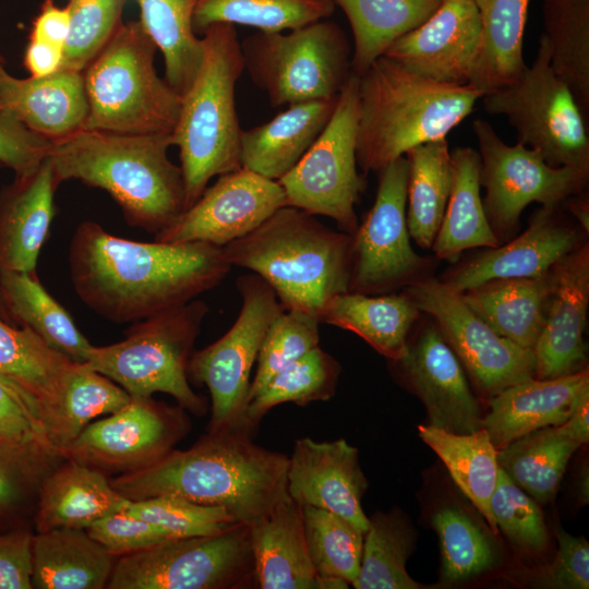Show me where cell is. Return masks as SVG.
<instances>
[{"mask_svg": "<svg viewBox=\"0 0 589 589\" xmlns=\"http://www.w3.org/2000/svg\"><path fill=\"white\" fill-rule=\"evenodd\" d=\"M390 362L423 402L428 424L457 434L482 428L481 408L461 362L432 318L408 340L405 354Z\"/></svg>", "mask_w": 589, "mask_h": 589, "instance_id": "d6986e66", "label": "cell"}, {"mask_svg": "<svg viewBox=\"0 0 589 589\" xmlns=\"http://www.w3.org/2000/svg\"><path fill=\"white\" fill-rule=\"evenodd\" d=\"M131 400L130 394L104 374L75 363L64 390L57 446L67 447L93 419L110 414Z\"/></svg>", "mask_w": 589, "mask_h": 589, "instance_id": "c3c4849f", "label": "cell"}, {"mask_svg": "<svg viewBox=\"0 0 589 589\" xmlns=\"http://www.w3.org/2000/svg\"><path fill=\"white\" fill-rule=\"evenodd\" d=\"M588 304L589 245L584 242L551 271L544 324L533 348L536 378L563 377L587 369Z\"/></svg>", "mask_w": 589, "mask_h": 589, "instance_id": "603a6c76", "label": "cell"}, {"mask_svg": "<svg viewBox=\"0 0 589 589\" xmlns=\"http://www.w3.org/2000/svg\"><path fill=\"white\" fill-rule=\"evenodd\" d=\"M418 433L446 466L452 479L485 518L493 533L498 529L490 508V500L498 480L497 449L481 428L457 434L430 424H420Z\"/></svg>", "mask_w": 589, "mask_h": 589, "instance_id": "8d00e7d4", "label": "cell"}, {"mask_svg": "<svg viewBox=\"0 0 589 589\" xmlns=\"http://www.w3.org/2000/svg\"><path fill=\"white\" fill-rule=\"evenodd\" d=\"M208 310L203 300L194 299L134 322L122 340L92 346L85 364L116 382L131 397L165 393L181 408L203 416L207 404L191 388L188 364Z\"/></svg>", "mask_w": 589, "mask_h": 589, "instance_id": "ba28073f", "label": "cell"}, {"mask_svg": "<svg viewBox=\"0 0 589 589\" xmlns=\"http://www.w3.org/2000/svg\"><path fill=\"white\" fill-rule=\"evenodd\" d=\"M490 508L497 529L517 548L541 553L548 545V531L538 503L516 485L500 467Z\"/></svg>", "mask_w": 589, "mask_h": 589, "instance_id": "f5cc1de1", "label": "cell"}, {"mask_svg": "<svg viewBox=\"0 0 589 589\" xmlns=\"http://www.w3.org/2000/svg\"><path fill=\"white\" fill-rule=\"evenodd\" d=\"M0 167H2V165L0 164ZM0 318L3 320L4 322L13 325V326H16L8 311V308L2 299V296H1V292H0Z\"/></svg>", "mask_w": 589, "mask_h": 589, "instance_id": "03108f58", "label": "cell"}, {"mask_svg": "<svg viewBox=\"0 0 589 589\" xmlns=\"http://www.w3.org/2000/svg\"><path fill=\"white\" fill-rule=\"evenodd\" d=\"M3 62H4V59H3V57L0 55V64H3Z\"/></svg>", "mask_w": 589, "mask_h": 589, "instance_id": "003e7915", "label": "cell"}, {"mask_svg": "<svg viewBox=\"0 0 589 589\" xmlns=\"http://www.w3.org/2000/svg\"><path fill=\"white\" fill-rule=\"evenodd\" d=\"M286 205L278 181L241 167L218 176L176 221L155 235V240L200 241L223 248L256 229Z\"/></svg>", "mask_w": 589, "mask_h": 589, "instance_id": "ac0fdd59", "label": "cell"}, {"mask_svg": "<svg viewBox=\"0 0 589 589\" xmlns=\"http://www.w3.org/2000/svg\"><path fill=\"white\" fill-rule=\"evenodd\" d=\"M483 95L470 84L417 75L383 55L359 76L358 167L377 173L411 148L446 137Z\"/></svg>", "mask_w": 589, "mask_h": 589, "instance_id": "277c9868", "label": "cell"}, {"mask_svg": "<svg viewBox=\"0 0 589 589\" xmlns=\"http://www.w3.org/2000/svg\"><path fill=\"white\" fill-rule=\"evenodd\" d=\"M480 40L473 0H443L421 25L397 38L384 56L425 79L469 84Z\"/></svg>", "mask_w": 589, "mask_h": 589, "instance_id": "44dd1931", "label": "cell"}, {"mask_svg": "<svg viewBox=\"0 0 589 589\" xmlns=\"http://www.w3.org/2000/svg\"><path fill=\"white\" fill-rule=\"evenodd\" d=\"M146 33L160 50L165 80L182 96L203 58L202 38L193 28L199 0H137Z\"/></svg>", "mask_w": 589, "mask_h": 589, "instance_id": "60d3db41", "label": "cell"}, {"mask_svg": "<svg viewBox=\"0 0 589 589\" xmlns=\"http://www.w3.org/2000/svg\"><path fill=\"white\" fill-rule=\"evenodd\" d=\"M62 57V47L28 38L23 63L31 76L43 77L60 69Z\"/></svg>", "mask_w": 589, "mask_h": 589, "instance_id": "6125c7cd", "label": "cell"}, {"mask_svg": "<svg viewBox=\"0 0 589 589\" xmlns=\"http://www.w3.org/2000/svg\"><path fill=\"white\" fill-rule=\"evenodd\" d=\"M480 40L469 84L490 93L517 80L526 69L524 34L530 0H473Z\"/></svg>", "mask_w": 589, "mask_h": 589, "instance_id": "836d02e7", "label": "cell"}, {"mask_svg": "<svg viewBox=\"0 0 589 589\" xmlns=\"http://www.w3.org/2000/svg\"><path fill=\"white\" fill-rule=\"evenodd\" d=\"M51 141L43 137L0 111V164L11 168L15 176L35 171L48 157Z\"/></svg>", "mask_w": 589, "mask_h": 589, "instance_id": "6f0895ef", "label": "cell"}, {"mask_svg": "<svg viewBox=\"0 0 589 589\" xmlns=\"http://www.w3.org/2000/svg\"><path fill=\"white\" fill-rule=\"evenodd\" d=\"M75 363L28 326H13L0 318V377L36 401L57 449L63 395Z\"/></svg>", "mask_w": 589, "mask_h": 589, "instance_id": "f1b7e54d", "label": "cell"}, {"mask_svg": "<svg viewBox=\"0 0 589 589\" xmlns=\"http://www.w3.org/2000/svg\"><path fill=\"white\" fill-rule=\"evenodd\" d=\"M309 555L322 578H339L352 585L360 570L364 533L344 517L302 506Z\"/></svg>", "mask_w": 589, "mask_h": 589, "instance_id": "7dc6e473", "label": "cell"}, {"mask_svg": "<svg viewBox=\"0 0 589 589\" xmlns=\"http://www.w3.org/2000/svg\"><path fill=\"white\" fill-rule=\"evenodd\" d=\"M58 185L47 157L29 175L15 176L0 191V274L36 273L55 215Z\"/></svg>", "mask_w": 589, "mask_h": 589, "instance_id": "484cf974", "label": "cell"}, {"mask_svg": "<svg viewBox=\"0 0 589 589\" xmlns=\"http://www.w3.org/2000/svg\"><path fill=\"white\" fill-rule=\"evenodd\" d=\"M0 292L16 326H28L73 362H86L93 345L69 312L45 289L36 273H1Z\"/></svg>", "mask_w": 589, "mask_h": 589, "instance_id": "d590c367", "label": "cell"}, {"mask_svg": "<svg viewBox=\"0 0 589 589\" xmlns=\"http://www.w3.org/2000/svg\"><path fill=\"white\" fill-rule=\"evenodd\" d=\"M581 446L563 424L532 431L497 450L508 478L538 504L551 502L572 455Z\"/></svg>", "mask_w": 589, "mask_h": 589, "instance_id": "f35d334b", "label": "cell"}, {"mask_svg": "<svg viewBox=\"0 0 589 589\" xmlns=\"http://www.w3.org/2000/svg\"><path fill=\"white\" fill-rule=\"evenodd\" d=\"M420 313L405 290L383 294L345 292L326 303L320 322L354 333L394 361L405 354L410 330Z\"/></svg>", "mask_w": 589, "mask_h": 589, "instance_id": "4dcf8cb0", "label": "cell"}, {"mask_svg": "<svg viewBox=\"0 0 589 589\" xmlns=\"http://www.w3.org/2000/svg\"><path fill=\"white\" fill-rule=\"evenodd\" d=\"M183 408L151 397L131 400L109 417L89 423L67 447L71 459L106 472L128 473L145 468L166 454L189 431Z\"/></svg>", "mask_w": 589, "mask_h": 589, "instance_id": "e0dca14e", "label": "cell"}, {"mask_svg": "<svg viewBox=\"0 0 589 589\" xmlns=\"http://www.w3.org/2000/svg\"><path fill=\"white\" fill-rule=\"evenodd\" d=\"M70 32V13L53 0H45L33 22L28 38L38 39L59 47L64 46Z\"/></svg>", "mask_w": 589, "mask_h": 589, "instance_id": "94428289", "label": "cell"}, {"mask_svg": "<svg viewBox=\"0 0 589 589\" xmlns=\"http://www.w3.org/2000/svg\"><path fill=\"white\" fill-rule=\"evenodd\" d=\"M128 501L104 472L63 459L43 479L38 489L36 532L56 528L86 529L105 516L124 509Z\"/></svg>", "mask_w": 589, "mask_h": 589, "instance_id": "f546056e", "label": "cell"}, {"mask_svg": "<svg viewBox=\"0 0 589 589\" xmlns=\"http://www.w3.org/2000/svg\"><path fill=\"white\" fill-rule=\"evenodd\" d=\"M481 99L488 113L505 116L518 143L538 152L550 166L589 171L588 118L551 67L542 36L533 63L517 80Z\"/></svg>", "mask_w": 589, "mask_h": 589, "instance_id": "30bf717a", "label": "cell"}, {"mask_svg": "<svg viewBox=\"0 0 589 589\" xmlns=\"http://www.w3.org/2000/svg\"><path fill=\"white\" fill-rule=\"evenodd\" d=\"M0 111L50 141L75 133L88 113L82 72L59 69L43 77L17 79L0 64Z\"/></svg>", "mask_w": 589, "mask_h": 589, "instance_id": "4316f807", "label": "cell"}, {"mask_svg": "<svg viewBox=\"0 0 589 589\" xmlns=\"http://www.w3.org/2000/svg\"><path fill=\"white\" fill-rule=\"evenodd\" d=\"M408 161L406 221L409 236L432 248L447 206L452 158L446 137L420 144L406 153Z\"/></svg>", "mask_w": 589, "mask_h": 589, "instance_id": "ab89813d", "label": "cell"}, {"mask_svg": "<svg viewBox=\"0 0 589 589\" xmlns=\"http://www.w3.org/2000/svg\"><path fill=\"white\" fill-rule=\"evenodd\" d=\"M542 17L551 67L589 118V0H542Z\"/></svg>", "mask_w": 589, "mask_h": 589, "instance_id": "b9f144b4", "label": "cell"}, {"mask_svg": "<svg viewBox=\"0 0 589 589\" xmlns=\"http://www.w3.org/2000/svg\"><path fill=\"white\" fill-rule=\"evenodd\" d=\"M69 264L79 298L118 324L188 303L218 286L231 268L221 247L133 241L109 233L95 221L76 227Z\"/></svg>", "mask_w": 589, "mask_h": 589, "instance_id": "6da1fadb", "label": "cell"}, {"mask_svg": "<svg viewBox=\"0 0 589 589\" xmlns=\"http://www.w3.org/2000/svg\"><path fill=\"white\" fill-rule=\"evenodd\" d=\"M550 287L551 272L539 278L490 280L461 296L496 333L533 351L544 324Z\"/></svg>", "mask_w": 589, "mask_h": 589, "instance_id": "d6a6232c", "label": "cell"}, {"mask_svg": "<svg viewBox=\"0 0 589 589\" xmlns=\"http://www.w3.org/2000/svg\"><path fill=\"white\" fill-rule=\"evenodd\" d=\"M109 589L256 588L250 527L177 538L117 557Z\"/></svg>", "mask_w": 589, "mask_h": 589, "instance_id": "8fae6325", "label": "cell"}, {"mask_svg": "<svg viewBox=\"0 0 589 589\" xmlns=\"http://www.w3.org/2000/svg\"><path fill=\"white\" fill-rule=\"evenodd\" d=\"M86 531L117 557L177 539L165 529L124 509L105 516L87 527Z\"/></svg>", "mask_w": 589, "mask_h": 589, "instance_id": "9f6ffc18", "label": "cell"}, {"mask_svg": "<svg viewBox=\"0 0 589 589\" xmlns=\"http://www.w3.org/2000/svg\"><path fill=\"white\" fill-rule=\"evenodd\" d=\"M337 98L290 104L269 121L242 130L241 167L274 181L281 179L322 133Z\"/></svg>", "mask_w": 589, "mask_h": 589, "instance_id": "83f0119b", "label": "cell"}, {"mask_svg": "<svg viewBox=\"0 0 589 589\" xmlns=\"http://www.w3.org/2000/svg\"><path fill=\"white\" fill-rule=\"evenodd\" d=\"M472 130L481 161L480 183L485 189L482 203L500 242L518 230L521 212L530 203L562 207L568 197L585 192L589 171L553 167L531 148L507 145L485 120H474Z\"/></svg>", "mask_w": 589, "mask_h": 589, "instance_id": "5bb4252c", "label": "cell"}, {"mask_svg": "<svg viewBox=\"0 0 589 589\" xmlns=\"http://www.w3.org/2000/svg\"><path fill=\"white\" fill-rule=\"evenodd\" d=\"M0 442L36 455L62 458L36 401L1 377Z\"/></svg>", "mask_w": 589, "mask_h": 589, "instance_id": "db71d44e", "label": "cell"}, {"mask_svg": "<svg viewBox=\"0 0 589 589\" xmlns=\"http://www.w3.org/2000/svg\"><path fill=\"white\" fill-rule=\"evenodd\" d=\"M334 0H199L193 14L194 32L212 24L245 25L260 32H286L329 19Z\"/></svg>", "mask_w": 589, "mask_h": 589, "instance_id": "f6af8a7d", "label": "cell"}, {"mask_svg": "<svg viewBox=\"0 0 589 589\" xmlns=\"http://www.w3.org/2000/svg\"><path fill=\"white\" fill-rule=\"evenodd\" d=\"M341 366L320 346L276 373L245 408L247 425L253 431L275 406L292 402L306 406L329 400L336 392Z\"/></svg>", "mask_w": 589, "mask_h": 589, "instance_id": "7bdbcfd3", "label": "cell"}, {"mask_svg": "<svg viewBox=\"0 0 589 589\" xmlns=\"http://www.w3.org/2000/svg\"><path fill=\"white\" fill-rule=\"evenodd\" d=\"M413 544V530L399 510L376 513L369 517L360 570L352 584L353 588H421V584L412 579L406 570Z\"/></svg>", "mask_w": 589, "mask_h": 589, "instance_id": "ee69618b", "label": "cell"}, {"mask_svg": "<svg viewBox=\"0 0 589 589\" xmlns=\"http://www.w3.org/2000/svg\"><path fill=\"white\" fill-rule=\"evenodd\" d=\"M70 32L60 69L82 72L122 24L127 0H67Z\"/></svg>", "mask_w": 589, "mask_h": 589, "instance_id": "f907efd6", "label": "cell"}, {"mask_svg": "<svg viewBox=\"0 0 589 589\" xmlns=\"http://www.w3.org/2000/svg\"><path fill=\"white\" fill-rule=\"evenodd\" d=\"M453 180L445 214L432 244L436 257L455 260L472 248L501 245L490 226L480 195L478 151L457 147L450 153Z\"/></svg>", "mask_w": 589, "mask_h": 589, "instance_id": "e575fe53", "label": "cell"}, {"mask_svg": "<svg viewBox=\"0 0 589 589\" xmlns=\"http://www.w3.org/2000/svg\"><path fill=\"white\" fill-rule=\"evenodd\" d=\"M441 548L442 580L458 582L493 569L497 548L490 534L465 509L447 505L432 516Z\"/></svg>", "mask_w": 589, "mask_h": 589, "instance_id": "bcb514c9", "label": "cell"}, {"mask_svg": "<svg viewBox=\"0 0 589 589\" xmlns=\"http://www.w3.org/2000/svg\"><path fill=\"white\" fill-rule=\"evenodd\" d=\"M417 308L430 315L476 386L491 398L534 377L532 350L496 333L441 279L424 277L405 287Z\"/></svg>", "mask_w": 589, "mask_h": 589, "instance_id": "2e32d148", "label": "cell"}, {"mask_svg": "<svg viewBox=\"0 0 589 589\" xmlns=\"http://www.w3.org/2000/svg\"><path fill=\"white\" fill-rule=\"evenodd\" d=\"M586 397L587 369L556 378L531 377L489 398L482 428L498 450L532 431L563 424Z\"/></svg>", "mask_w": 589, "mask_h": 589, "instance_id": "cb8c5ba5", "label": "cell"}, {"mask_svg": "<svg viewBox=\"0 0 589 589\" xmlns=\"http://www.w3.org/2000/svg\"><path fill=\"white\" fill-rule=\"evenodd\" d=\"M244 70L273 107L336 98L351 75L352 49L328 19L240 41Z\"/></svg>", "mask_w": 589, "mask_h": 589, "instance_id": "9c48e42d", "label": "cell"}, {"mask_svg": "<svg viewBox=\"0 0 589 589\" xmlns=\"http://www.w3.org/2000/svg\"><path fill=\"white\" fill-rule=\"evenodd\" d=\"M358 121L359 76L351 73L322 133L278 180L288 205L329 217L349 235L358 227L354 206L366 187L364 176L358 172Z\"/></svg>", "mask_w": 589, "mask_h": 589, "instance_id": "4fadbf2b", "label": "cell"}, {"mask_svg": "<svg viewBox=\"0 0 589 589\" xmlns=\"http://www.w3.org/2000/svg\"><path fill=\"white\" fill-rule=\"evenodd\" d=\"M320 324L317 316L299 310H283L273 320L257 354L248 401L276 373L320 346Z\"/></svg>", "mask_w": 589, "mask_h": 589, "instance_id": "681fc988", "label": "cell"}, {"mask_svg": "<svg viewBox=\"0 0 589 589\" xmlns=\"http://www.w3.org/2000/svg\"><path fill=\"white\" fill-rule=\"evenodd\" d=\"M563 206L576 218L584 232L589 230V203L588 196L585 193H579L568 197Z\"/></svg>", "mask_w": 589, "mask_h": 589, "instance_id": "e7e4bbea", "label": "cell"}, {"mask_svg": "<svg viewBox=\"0 0 589 589\" xmlns=\"http://www.w3.org/2000/svg\"><path fill=\"white\" fill-rule=\"evenodd\" d=\"M34 533L0 532V589H32Z\"/></svg>", "mask_w": 589, "mask_h": 589, "instance_id": "91938a15", "label": "cell"}, {"mask_svg": "<svg viewBox=\"0 0 589 589\" xmlns=\"http://www.w3.org/2000/svg\"><path fill=\"white\" fill-rule=\"evenodd\" d=\"M558 549L554 561L539 577L546 588L587 589L589 587V544L561 528L555 530Z\"/></svg>", "mask_w": 589, "mask_h": 589, "instance_id": "680465c9", "label": "cell"}, {"mask_svg": "<svg viewBox=\"0 0 589 589\" xmlns=\"http://www.w3.org/2000/svg\"><path fill=\"white\" fill-rule=\"evenodd\" d=\"M256 588L344 589L341 579H322L308 551L302 506L288 493L250 526Z\"/></svg>", "mask_w": 589, "mask_h": 589, "instance_id": "d4e9b609", "label": "cell"}, {"mask_svg": "<svg viewBox=\"0 0 589 589\" xmlns=\"http://www.w3.org/2000/svg\"><path fill=\"white\" fill-rule=\"evenodd\" d=\"M203 58L185 93L170 134L179 149L189 208L211 179L241 168L242 129L236 86L244 71L235 25L215 23L202 33ZM185 208V209H187Z\"/></svg>", "mask_w": 589, "mask_h": 589, "instance_id": "8992f818", "label": "cell"}, {"mask_svg": "<svg viewBox=\"0 0 589 589\" xmlns=\"http://www.w3.org/2000/svg\"><path fill=\"white\" fill-rule=\"evenodd\" d=\"M584 233L580 227L567 223L561 207H541L524 233L478 253L441 280L461 293L494 279L543 277L585 242Z\"/></svg>", "mask_w": 589, "mask_h": 589, "instance_id": "ffe728a7", "label": "cell"}, {"mask_svg": "<svg viewBox=\"0 0 589 589\" xmlns=\"http://www.w3.org/2000/svg\"><path fill=\"white\" fill-rule=\"evenodd\" d=\"M565 430L573 438L581 445L589 440V397H586L577 406L566 422L563 423Z\"/></svg>", "mask_w": 589, "mask_h": 589, "instance_id": "be15d7a7", "label": "cell"}, {"mask_svg": "<svg viewBox=\"0 0 589 589\" xmlns=\"http://www.w3.org/2000/svg\"><path fill=\"white\" fill-rule=\"evenodd\" d=\"M60 459L0 442V527L22 510Z\"/></svg>", "mask_w": 589, "mask_h": 589, "instance_id": "11a10c76", "label": "cell"}, {"mask_svg": "<svg viewBox=\"0 0 589 589\" xmlns=\"http://www.w3.org/2000/svg\"><path fill=\"white\" fill-rule=\"evenodd\" d=\"M117 556L94 540L86 529L56 528L33 539V577L36 589L107 588Z\"/></svg>", "mask_w": 589, "mask_h": 589, "instance_id": "1f68e13d", "label": "cell"}, {"mask_svg": "<svg viewBox=\"0 0 589 589\" xmlns=\"http://www.w3.org/2000/svg\"><path fill=\"white\" fill-rule=\"evenodd\" d=\"M289 457L256 444L252 432H207L185 450L171 449L154 464L110 479L131 501L169 495L226 509L252 526L287 494Z\"/></svg>", "mask_w": 589, "mask_h": 589, "instance_id": "7a4b0ae2", "label": "cell"}, {"mask_svg": "<svg viewBox=\"0 0 589 589\" xmlns=\"http://www.w3.org/2000/svg\"><path fill=\"white\" fill-rule=\"evenodd\" d=\"M157 46L139 21L120 27L82 71L88 113L85 130L170 135L181 95L155 67Z\"/></svg>", "mask_w": 589, "mask_h": 589, "instance_id": "52a82bcc", "label": "cell"}, {"mask_svg": "<svg viewBox=\"0 0 589 589\" xmlns=\"http://www.w3.org/2000/svg\"><path fill=\"white\" fill-rule=\"evenodd\" d=\"M167 134L132 135L82 129L51 141L57 185L69 180L106 191L131 227L158 233L185 211L181 167L168 157Z\"/></svg>", "mask_w": 589, "mask_h": 589, "instance_id": "3957f363", "label": "cell"}, {"mask_svg": "<svg viewBox=\"0 0 589 589\" xmlns=\"http://www.w3.org/2000/svg\"><path fill=\"white\" fill-rule=\"evenodd\" d=\"M288 457L287 493L292 500L339 515L366 532L369 517L362 497L368 481L354 446L344 438L317 442L301 437Z\"/></svg>", "mask_w": 589, "mask_h": 589, "instance_id": "7402d4cb", "label": "cell"}, {"mask_svg": "<svg viewBox=\"0 0 589 589\" xmlns=\"http://www.w3.org/2000/svg\"><path fill=\"white\" fill-rule=\"evenodd\" d=\"M241 309L219 339L193 352L188 364L190 383L205 385L211 395L208 431L244 429L251 371L273 320L284 310L272 287L259 275L237 279Z\"/></svg>", "mask_w": 589, "mask_h": 589, "instance_id": "7c38bea8", "label": "cell"}, {"mask_svg": "<svg viewBox=\"0 0 589 589\" xmlns=\"http://www.w3.org/2000/svg\"><path fill=\"white\" fill-rule=\"evenodd\" d=\"M377 175L375 201L351 235L348 292H393L422 279L429 264L410 244L406 221V156L395 159Z\"/></svg>", "mask_w": 589, "mask_h": 589, "instance_id": "9a60e30c", "label": "cell"}, {"mask_svg": "<svg viewBox=\"0 0 589 589\" xmlns=\"http://www.w3.org/2000/svg\"><path fill=\"white\" fill-rule=\"evenodd\" d=\"M351 235L286 205L256 229L225 247L229 264L252 271L284 310L318 317L335 296L349 291Z\"/></svg>", "mask_w": 589, "mask_h": 589, "instance_id": "5b68a950", "label": "cell"}, {"mask_svg": "<svg viewBox=\"0 0 589 589\" xmlns=\"http://www.w3.org/2000/svg\"><path fill=\"white\" fill-rule=\"evenodd\" d=\"M349 21L351 71L362 75L400 36L428 20L443 0H334Z\"/></svg>", "mask_w": 589, "mask_h": 589, "instance_id": "74e56055", "label": "cell"}, {"mask_svg": "<svg viewBox=\"0 0 589 589\" xmlns=\"http://www.w3.org/2000/svg\"><path fill=\"white\" fill-rule=\"evenodd\" d=\"M124 510L165 529L175 538L214 534L237 524L221 507L169 495L129 500Z\"/></svg>", "mask_w": 589, "mask_h": 589, "instance_id": "816d5d0a", "label": "cell"}]
</instances>
